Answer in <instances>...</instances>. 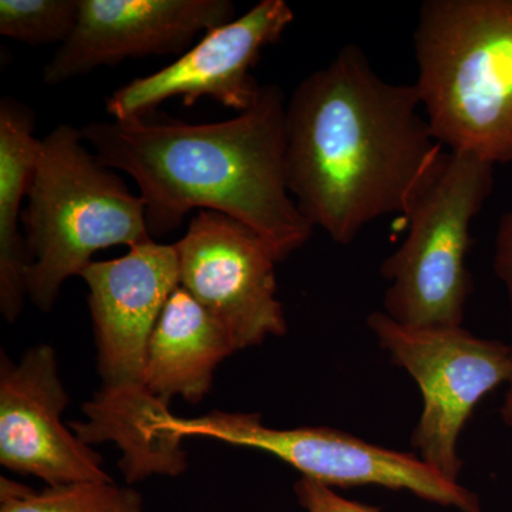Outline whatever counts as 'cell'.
<instances>
[{
    "mask_svg": "<svg viewBox=\"0 0 512 512\" xmlns=\"http://www.w3.org/2000/svg\"><path fill=\"white\" fill-rule=\"evenodd\" d=\"M446 148L414 84L387 82L348 45L286 103V178L299 211L340 245L367 225L406 217Z\"/></svg>",
    "mask_w": 512,
    "mask_h": 512,
    "instance_id": "1",
    "label": "cell"
},
{
    "mask_svg": "<svg viewBox=\"0 0 512 512\" xmlns=\"http://www.w3.org/2000/svg\"><path fill=\"white\" fill-rule=\"evenodd\" d=\"M286 103L281 87L264 84L254 106L229 120L151 114L80 131L101 164L136 181L151 237L175 231L191 211L220 212L254 229L282 262L315 229L288 188Z\"/></svg>",
    "mask_w": 512,
    "mask_h": 512,
    "instance_id": "2",
    "label": "cell"
},
{
    "mask_svg": "<svg viewBox=\"0 0 512 512\" xmlns=\"http://www.w3.org/2000/svg\"><path fill=\"white\" fill-rule=\"evenodd\" d=\"M97 349L99 392L83 404L86 419L69 423L83 443H114L128 484L181 476L188 467L184 437L171 429L170 403L147 389L148 346L161 312L180 286L174 245L153 239L121 258L84 269Z\"/></svg>",
    "mask_w": 512,
    "mask_h": 512,
    "instance_id": "3",
    "label": "cell"
},
{
    "mask_svg": "<svg viewBox=\"0 0 512 512\" xmlns=\"http://www.w3.org/2000/svg\"><path fill=\"white\" fill-rule=\"evenodd\" d=\"M413 46L434 137L448 151L512 163V0H426Z\"/></svg>",
    "mask_w": 512,
    "mask_h": 512,
    "instance_id": "4",
    "label": "cell"
},
{
    "mask_svg": "<svg viewBox=\"0 0 512 512\" xmlns=\"http://www.w3.org/2000/svg\"><path fill=\"white\" fill-rule=\"evenodd\" d=\"M84 143L69 124L43 138L22 214L26 293L42 312L52 311L64 282L82 276L96 252L153 239L140 195Z\"/></svg>",
    "mask_w": 512,
    "mask_h": 512,
    "instance_id": "5",
    "label": "cell"
},
{
    "mask_svg": "<svg viewBox=\"0 0 512 512\" xmlns=\"http://www.w3.org/2000/svg\"><path fill=\"white\" fill-rule=\"evenodd\" d=\"M495 165L446 151L407 212L409 232L382 264L383 312L412 328L463 326L473 279L470 228L494 188Z\"/></svg>",
    "mask_w": 512,
    "mask_h": 512,
    "instance_id": "6",
    "label": "cell"
},
{
    "mask_svg": "<svg viewBox=\"0 0 512 512\" xmlns=\"http://www.w3.org/2000/svg\"><path fill=\"white\" fill-rule=\"evenodd\" d=\"M367 326L394 365L406 370L420 387L423 412L412 436L417 456L458 481L464 466L458 440L477 404L511 382V345L480 338L464 326L400 325L383 311L370 313Z\"/></svg>",
    "mask_w": 512,
    "mask_h": 512,
    "instance_id": "7",
    "label": "cell"
},
{
    "mask_svg": "<svg viewBox=\"0 0 512 512\" xmlns=\"http://www.w3.org/2000/svg\"><path fill=\"white\" fill-rule=\"evenodd\" d=\"M171 429L185 437H208L278 457L302 477L329 488L377 485L409 491L430 503L481 512L480 500L444 477L417 454L402 453L330 427L274 429L251 413L211 412L195 419L173 417Z\"/></svg>",
    "mask_w": 512,
    "mask_h": 512,
    "instance_id": "8",
    "label": "cell"
},
{
    "mask_svg": "<svg viewBox=\"0 0 512 512\" xmlns=\"http://www.w3.org/2000/svg\"><path fill=\"white\" fill-rule=\"evenodd\" d=\"M174 248L180 286L220 320L238 350L286 335L276 296L279 261L254 229L220 212L198 211Z\"/></svg>",
    "mask_w": 512,
    "mask_h": 512,
    "instance_id": "9",
    "label": "cell"
},
{
    "mask_svg": "<svg viewBox=\"0 0 512 512\" xmlns=\"http://www.w3.org/2000/svg\"><path fill=\"white\" fill-rule=\"evenodd\" d=\"M293 20L295 13L285 0H261L239 18L205 33L175 62L117 89L106 99L107 113L113 120L147 117L175 97L185 107L211 99L244 113L261 93L252 69L262 50L278 43Z\"/></svg>",
    "mask_w": 512,
    "mask_h": 512,
    "instance_id": "10",
    "label": "cell"
},
{
    "mask_svg": "<svg viewBox=\"0 0 512 512\" xmlns=\"http://www.w3.org/2000/svg\"><path fill=\"white\" fill-rule=\"evenodd\" d=\"M69 396L52 346L26 350L19 363L0 360V464L47 487L113 481L103 457L62 421Z\"/></svg>",
    "mask_w": 512,
    "mask_h": 512,
    "instance_id": "11",
    "label": "cell"
},
{
    "mask_svg": "<svg viewBox=\"0 0 512 512\" xmlns=\"http://www.w3.org/2000/svg\"><path fill=\"white\" fill-rule=\"evenodd\" d=\"M72 36L43 69L59 86L127 59L183 55L192 40L235 19L229 0H79Z\"/></svg>",
    "mask_w": 512,
    "mask_h": 512,
    "instance_id": "12",
    "label": "cell"
},
{
    "mask_svg": "<svg viewBox=\"0 0 512 512\" xmlns=\"http://www.w3.org/2000/svg\"><path fill=\"white\" fill-rule=\"evenodd\" d=\"M238 352L220 320L183 286L161 312L148 346L146 384L151 394L200 403L211 392L217 367Z\"/></svg>",
    "mask_w": 512,
    "mask_h": 512,
    "instance_id": "13",
    "label": "cell"
},
{
    "mask_svg": "<svg viewBox=\"0 0 512 512\" xmlns=\"http://www.w3.org/2000/svg\"><path fill=\"white\" fill-rule=\"evenodd\" d=\"M42 140L35 137V114L10 97L0 101V311L8 322L22 313L26 296L28 251L20 234L23 198L39 157Z\"/></svg>",
    "mask_w": 512,
    "mask_h": 512,
    "instance_id": "14",
    "label": "cell"
},
{
    "mask_svg": "<svg viewBox=\"0 0 512 512\" xmlns=\"http://www.w3.org/2000/svg\"><path fill=\"white\" fill-rule=\"evenodd\" d=\"M0 512H144L143 497L114 481H89L30 490L0 478Z\"/></svg>",
    "mask_w": 512,
    "mask_h": 512,
    "instance_id": "15",
    "label": "cell"
},
{
    "mask_svg": "<svg viewBox=\"0 0 512 512\" xmlns=\"http://www.w3.org/2000/svg\"><path fill=\"white\" fill-rule=\"evenodd\" d=\"M79 13V0H0V35L30 46L63 45Z\"/></svg>",
    "mask_w": 512,
    "mask_h": 512,
    "instance_id": "16",
    "label": "cell"
},
{
    "mask_svg": "<svg viewBox=\"0 0 512 512\" xmlns=\"http://www.w3.org/2000/svg\"><path fill=\"white\" fill-rule=\"evenodd\" d=\"M295 493L306 512H380L365 504L346 500L333 488L305 477L296 483Z\"/></svg>",
    "mask_w": 512,
    "mask_h": 512,
    "instance_id": "17",
    "label": "cell"
},
{
    "mask_svg": "<svg viewBox=\"0 0 512 512\" xmlns=\"http://www.w3.org/2000/svg\"><path fill=\"white\" fill-rule=\"evenodd\" d=\"M494 272L507 292L512 330V210L505 212L495 234ZM512 348V338H511Z\"/></svg>",
    "mask_w": 512,
    "mask_h": 512,
    "instance_id": "18",
    "label": "cell"
},
{
    "mask_svg": "<svg viewBox=\"0 0 512 512\" xmlns=\"http://www.w3.org/2000/svg\"><path fill=\"white\" fill-rule=\"evenodd\" d=\"M501 417L508 427L512 429V380L508 383L507 392H505L503 406H501Z\"/></svg>",
    "mask_w": 512,
    "mask_h": 512,
    "instance_id": "19",
    "label": "cell"
}]
</instances>
